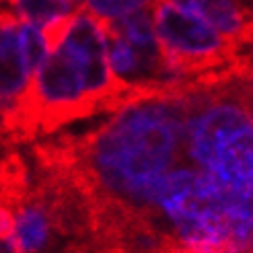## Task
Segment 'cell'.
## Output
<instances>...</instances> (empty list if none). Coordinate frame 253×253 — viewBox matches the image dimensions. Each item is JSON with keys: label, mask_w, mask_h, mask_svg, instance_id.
Instances as JSON below:
<instances>
[{"label": "cell", "mask_w": 253, "mask_h": 253, "mask_svg": "<svg viewBox=\"0 0 253 253\" xmlns=\"http://www.w3.org/2000/svg\"><path fill=\"white\" fill-rule=\"evenodd\" d=\"M150 212L167 253H249L253 247V196L185 163L165 175Z\"/></svg>", "instance_id": "cell-2"}, {"label": "cell", "mask_w": 253, "mask_h": 253, "mask_svg": "<svg viewBox=\"0 0 253 253\" xmlns=\"http://www.w3.org/2000/svg\"><path fill=\"white\" fill-rule=\"evenodd\" d=\"M243 79H245V83L249 84L251 93H253V54H247V68L243 72Z\"/></svg>", "instance_id": "cell-16"}, {"label": "cell", "mask_w": 253, "mask_h": 253, "mask_svg": "<svg viewBox=\"0 0 253 253\" xmlns=\"http://www.w3.org/2000/svg\"><path fill=\"white\" fill-rule=\"evenodd\" d=\"M6 2L21 21L35 25H43L54 17L72 12V0H6Z\"/></svg>", "instance_id": "cell-10"}, {"label": "cell", "mask_w": 253, "mask_h": 253, "mask_svg": "<svg viewBox=\"0 0 253 253\" xmlns=\"http://www.w3.org/2000/svg\"><path fill=\"white\" fill-rule=\"evenodd\" d=\"M126 42L132 43L136 49L153 52L159 49L157 37H155V23H153V6L138 8L130 15H126L118 21H107Z\"/></svg>", "instance_id": "cell-9"}, {"label": "cell", "mask_w": 253, "mask_h": 253, "mask_svg": "<svg viewBox=\"0 0 253 253\" xmlns=\"http://www.w3.org/2000/svg\"><path fill=\"white\" fill-rule=\"evenodd\" d=\"M183 163L206 171L233 192L253 196V120L245 81L192 84L185 91Z\"/></svg>", "instance_id": "cell-3"}, {"label": "cell", "mask_w": 253, "mask_h": 253, "mask_svg": "<svg viewBox=\"0 0 253 253\" xmlns=\"http://www.w3.org/2000/svg\"><path fill=\"white\" fill-rule=\"evenodd\" d=\"M187 10L208 23L239 52L253 45V6L241 0H189Z\"/></svg>", "instance_id": "cell-6"}, {"label": "cell", "mask_w": 253, "mask_h": 253, "mask_svg": "<svg viewBox=\"0 0 253 253\" xmlns=\"http://www.w3.org/2000/svg\"><path fill=\"white\" fill-rule=\"evenodd\" d=\"M21 19L10 8L0 10V120L10 116L31 83V70L19 40Z\"/></svg>", "instance_id": "cell-5"}, {"label": "cell", "mask_w": 253, "mask_h": 253, "mask_svg": "<svg viewBox=\"0 0 253 253\" xmlns=\"http://www.w3.org/2000/svg\"><path fill=\"white\" fill-rule=\"evenodd\" d=\"M19 40H21L25 60H27V66H29L31 74H35L40 70V66L43 64V60L47 58V49H45L40 27H37L35 23L21 21L19 23Z\"/></svg>", "instance_id": "cell-11"}, {"label": "cell", "mask_w": 253, "mask_h": 253, "mask_svg": "<svg viewBox=\"0 0 253 253\" xmlns=\"http://www.w3.org/2000/svg\"><path fill=\"white\" fill-rule=\"evenodd\" d=\"M15 214L4 204H0V241L15 235Z\"/></svg>", "instance_id": "cell-14"}, {"label": "cell", "mask_w": 253, "mask_h": 253, "mask_svg": "<svg viewBox=\"0 0 253 253\" xmlns=\"http://www.w3.org/2000/svg\"><path fill=\"white\" fill-rule=\"evenodd\" d=\"M155 0H84V8L101 21H118L130 12L153 6Z\"/></svg>", "instance_id": "cell-12"}, {"label": "cell", "mask_w": 253, "mask_h": 253, "mask_svg": "<svg viewBox=\"0 0 253 253\" xmlns=\"http://www.w3.org/2000/svg\"><path fill=\"white\" fill-rule=\"evenodd\" d=\"M29 175L19 155H8L0 161V204L17 210L29 198Z\"/></svg>", "instance_id": "cell-8"}, {"label": "cell", "mask_w": 253, "mask_h": 253, "mask_svg": "<svg viewBox=\"0 0 253 253\" xmlns=\"http://www.w3.org/2000/svg\"><path fill=\"white\" fill-rule=\"evenodd\" d=\"M249 253H253V247H251V251H249Z\"/></svg>", "instance_id": "cell-18"}, {"label": "cell", "mask_w": 253, "mask_h": 253, "mask_svg": "<svg viewBox=\"0 0 253 253\" xmlns=\"http://www.w3.org/2000/svg\"><path fill=\"white\" fill-rule=\"evenodd\" d=\"M185 91L126 101L81 138L64 136L35 148L43 175L70 183L91 214L150 210L165 175L183 163Z\"/></svg>", "instance_id": "cell-1"}, {"label": "cell", "mask_w": 253, "mask_h": 253, "mask_svg": "<svg viewBox=\"0 0 253 253\" xmlns=\"http://www.w3.org/2000/svg\"><path fill=\"white\" fill-rule=\"evenodd\" d=\"M72 25V12L70 15H62V17H54L49 19L42 25V37H43V43H45V49L47 54L54 52V49H58L62 45V42H64V37L70 29Z\"/></svg>", "instance_id": "cell-13"}, {"label": "cell", "mask_w": 253, "mask_h": 253, "mask_svg": "<svg viewBox=\"0 0 253 253\" xmlns=\"http://www.w3.org/2000/svg\"><path fill=\"white\" fill-rule=\"evenodd\" d=\"M0 253H23V249H21V245H19L15 235L0 241Z\"/></svg>", "instance_id": "cell-15"}, {"label": "cell", "mask_w": 253, "mask_h": 253, "mask_svg": "<svg viewBox=\"0 0 253 253\" xmlns=\"http://www.w3.org/2000/svg\"><path fill=\"white\" fill-rule=\"evenodd\" d=\"M15 220V237L23 253H42L49 243L54 222L40 192L29 194V198L17 208Z\"/></svg>", "instance_id": "cell-7"}, {"label": "cell", "mask_w": 253, "mask_h": 253, "mask_svg": "<svg viewBox=\"0 0 253 253\" xmlns=\"http://www.w3.org/2000/svg\"><path fill=\"white\" fill-rule=\"evenodd\" d=\"M153 23L163 64L179 81L226 70L241 58V52L208 23L169 0H155Z\"/></svg>", "instance_id": "cell-4"}, {"label": "cell", "mask_w": 253, "mask_h": 253, "mask_svg": "<svg viewBox=\"0 0 253 253\" xmlns=\"http://www.w3.org/2000/svg\"><path fill=\"white\" fill-rule=\"evenodd\" d=\"M243 81H245V79H243ZM245 103H247L249 116H251V120H253V93H251V88H249L247 83H245Z\"/></svg>", "instance_id": "cell-17"}]
</instances>
